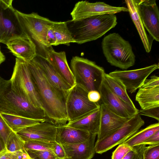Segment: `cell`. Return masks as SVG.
<instances>
[{
    "mask_svg": "<svg viewBox=\"0 0 159 159\" xmlns=\"http://www.w3.org/2000/svg\"><path fill=\"white\" fill-rule=\"evenodd\" d=\"M5 56L1 51V46L0 45V65L2 63L5 61Z\"/></svg>",
    "mask_w": 159,
    "mask_h": 159,
    "instance_id": "43",
    "label": "cell"
},
{
    "mask_svg": "<svg viewBox=\"0 0 159 159\" xmlns=\"http://www.w3.org/2000/svg\"><path fill=\"white\" fill-rule=\"evenodd\" d=\"M53 152L57 159H65L66 155L62 145L55 141Z\"/></svg>",
    "mask_w": 159,
    "mask_h": 159,
    "instance_id": "38",
    "label": "cell"
},
{
    "mask_svg": "<svg viewBox=\"0 0 159 159\" xmlns=\"http://www.w3.org/2000/svg\"><path fill=\"white\" fill-rule=\"evenodd\" d=\"M159 130V122L151 124L138 131L123 143L131 147L143 144L151 135Z\"/></svg>",
    "mask_w": 159,
    "mask_h": 159,
    "instance_id": "27",
    "label": "cell"
},
{
    "mask_svg": "<svg viewBox=\"0 0 159 159\" xmlns=\"http://www.w3.org/2000/svg\"><path fill=\"white\" fill-rule=\"evenodd\" d=\"M97 135L91 134L87 140L82 143L62 145L66 155L65 159H92L95 152V141Z\"/></svg>",
    "mask_w": 159,
    "mask_h": 159,
    "instance_id": "19",
    "label": "cell"
},
{
    "mask_svg": "<svg viewBox=\"0 0 159 159\" xmlns=\"http://www.w3.org/2000/svg\"><path fill=\"white\" fill-rule=\"evenodd\" d=\"M32 159H37V158H32Z\"/></svg>",
    "mask_w": 159,
    "mask_h": 159,
    "instance_id": "45",
    "label": "cell"
},
{
    "mask_svg": "<svg viewBox=\"0 0 159 159\" xmlns=\"http://www.w3.org/2000/svg\"><path fill=\"white\" fill-rule=\"evenodd\" d=\"M88 93L84 88L77 84L70 90L66 100L68 122L73 121L100 107L98 102L89 100Z\"/></svg>",
    "mask_w": 159,
    "mask_h": 159,
    "instance_id": "9",
    "label": "cell"
},
{
    "mask_svg": "<svg viewBox=\"0 0 159 159\" xmlns=\"http://www.w3.org/2000/svg\"><path fill=\"white\" fill-rule=\"evenodd\" d=\"M24 144L25 142L16 133L12 131L7 139L5 148L9 152H15L25 150Z\"/></svg>",
    "mask_w": 159,
    "mask_h": 159,
    "instance_id": "29",
    "label": "cell"
},
{
    "mask_svg": "<svg viewBox=\"0 0 159 159\" xmlns=\"http://www.w3.org/2000/svg\"><path fill=\"white\" fill-rule=\"evenodd\" d=\"M121 12H128V10L127 7L113 6L103 2H90L82 1L75 4L70 15L71 20H76L95 15L115 14Z\"/></svg>",
    "mask_w": 159,
    "mask_h": 159,
    "instance_id": "11",
    "label": "cell"
},
{
    "mask_svg": "<svg viewBox=\"0 0 159 159\" xmlns=\"http://www.w3.org/2000/svg\"><path fill=\"white\" fill-rule=\"evenodd\" d=\"M10 80L13 89L16 92L26 98L35 107L42 108L28 62L16 58L13 73Z\"/></svg>",
    "mask_w": 159,
    "mask_h": 159,
    "instance_id": "7",
    "label": "cell"
},
{
    "mask_svg": "<svg viewBox=\"0 0 159 159\" xmlns=\"http://www.w3.org/2000/svg\"><path fill=\"white\" fill-rule=\"evenodd\" d=\"M158 86H159V77L154 75L151 76L150 79H146L140 88L146 89Z\"/></svg>",
    "mask_w": 159,
    "mask_h": 159,
    "instance_id": "37",
    "label": "cell"
},
{
    "mask_svg": "<svg viewBox=\"0 0 159 159\" xmlns=\"http://www.w3.org/2000/svg\"><path fill=\"white\" fill-rule=\"evenodd\" d=\"M159 64L131 70H117L110 72V76L119 79L130 93H135L143 85L149 75L159 69Z\"/></svg>",
    "mask_w": 159,
    "mask_h": 159,
    "instance_id": "12",
    "label": "cell"
},
{
    "mask_svg": "<svg viewBox=\"0 0 159 159\" xmlns=\"http://www.w3.org/2000/svg\"><path fill=\"white\" fill-rule=\"evenodd\" d=\"M144 123L140 115L134 116L119 129L102 139L97 141L95 143V152L102 154L123 143L137 133Z\"/></svg>",
    "mask_w": 159,
    "mask_h": 159,
    "instance_id": "8",
    "label": "cell"
},
{
    "mask_svg": "<svg viewBox=\"0 0 159 159\" xmlns=\"http://www.w3.org/2000/svg\"><path fill=\"white\" fill-rule=\"evenodd\" d=\"M101 116L100 107L73 121L68 122L66 125L90 134L97 135L100 126Z\"/></svg>",
    "mask_w": 159,
    "mask_h": 159,
    "instance_id": "20",
    "label": "cell"
},
{
    "mask_svg": "<svg viewBox=\"0 0 159 159\" xmlns=\"http://www.w3.org/2000/svg\"><path fill=\"white\" fill-rule=\"evenodd\" d=\"M12 131L0 114V138L4 145L7 138Z\"/></svg>",
    "mask_w": 159,
    "mask_h": 159,
    "instance_id": "35",
    "label": "cell"
},
{
    "mask_svg": "<svg viewBox=\"0 0 159 159\" xmlns=\"http://www.w3.org/2000/svg\"><path fill=\"white\" fill-rule=\"evenodd\" d=\"M47 40V42L50 46L56 45V39L52 29V26L48 32Z\"/></svg>",
    "mask_w": 159,
    "mask_h": 159,
    "instance_id": "41",
    "label": "cell"
},
{
    "mask_svg": "<svg viewBox=\"0 0 159 159\" xmlns=\"http://www.w3.org/2000/svg\"><path fill=\"white\" fill-rule=\"evenodd\" d=\"M100 124L97 141L102 139L115 131L131 118L123 117L115 114L103 103L100 105Z\"/></svg>",
    "mask_w": 159,
    "mask_h": 159,
    "instance_id": "17",
    "label": "cell"
},
{
    "mask_svg": "<svg viewBox=\"0 0 159 159\" xmlns=\"http://www.w3.org/2000/svg\"><path fill=\"white\" fill-rule=\"evenodd\" d=\"M0 114L8 126L16 133L25 127L42 122L21 116L5 113Z\"/></svg>",
    "mask_w": 159,
    "mask_h": 159,
    "instance_id": "26",
    "label": "cell"
},
{
    "mask_svg": "<svg viewBox=\"0 0 159 159\" xmlns=\"http://www.w3.org/2000/svg\"><path fill=\"white\" fill-rule=\"evenodd\" d=\"M18 152H9L5 148L0 152V159H17Z\"/></svg>",
    "mask_w": 159,
    "mask_h": 159,
    "instance_id": "40",
    "label": "cell"
},
{
    "mask_svg": "<svg viewBox=\"0 0 159 159\" xmlns=\"http://www.w3.org/2000/svg\"><path fill=\"white\" fill-rule=\"evenodd\" d=\"M139 13L144 26L156 41H159V12L155 0H137Z\"/></svg>",
    "mask_w": 159,
    "mask_h": 159,
    "instance_id": "13",
    "label": "cell"
},
{
    "mask_svg": "<svg viewBox=\"0 0 159 159\" xmlns=\"http://www.w3.org/2000/svg\"><path fill=\"white\" fill-rule=\"evenodd\" d=\"M49 82L66 96L72 87L61 77L52 65L45 58L37 54L34 59Z\"/></svg>",
    "mask_w": 159,
    "mask_h": 159,
    "instance_id": "21",
    "label": "cell"
},
{
    "mask_svg": "<svg viewBox=\"0 0 159 159\" xmlns=\"http://www.w3.org/2000/svg\"><path fill=\"white\" fill-rule=\"evenodd\" d=\"M159 144V130L158 131L148 138L143 144L149 145Z\"/></svg>",
    "mask_w": 159,
    "mask_h": 159,
    "instance_id": "39",
    "label": "cell"
},
{
    "mask_svg": "<svg viewBox=\"0 0 159 159\" xmlns=\"http://www.w3.org/2000/svg\"><path fill=\"white\" fill-rule=\"evenodd\" d=\"M102 48L107 61L111 66L126 70L135 64V56L130 44L118 33H111L105 37Z\"/></svg>",
    "mask_w": 159,
    "mask_h": 159,
    "instance_id": "5",
    "label": "cell"
},
{
    "mask_svg": "<svg viewBox=\"0 0 159 159\" xmlns=\"http://www.w3.org/2000/svg\"><path fill=\"white\" fill-rule=\"evenodd\" d=\"M22 116L42 122L46 121L44 110L34 106L13 89L10 80L0 76V114Z\"/></svg>",
    "mask_w": 159,
    "mask_h": 159,
    "instance_id": "3",
    "label": "cell"
},
{
    "mask_svg": "<svg viewBox=\"0 0 159 159\" xmlns=\"http://www.w3.org/2000/svg\"><path fill=\"white\" fill-rule=\"evenodd\" d=\"M103 81L115 95L132 107H136L128 95L125 86L119 79L105 73Z\"/></svg>",
    "mask_w": 159,
    "mask_h": 159,
    "instance_id": "25",
    "label": "cell"
},
{
    "mask_svg": "<svg viewBox=\"0 0 159 159\" xmlns=\"http://www.w3.org/2000/svg\"><path fill=\"white\" fill-rule=\"evenodd\" d=\"M146 145L142 144L132 147L131 149L122 159H143Z\"/></svg>",
    "mask_w": 159,
    "mask_h": 159,
    "instance_id": "31",
    "label": "cell"
},
{
    "mask_svg": "<svg viewBox=\"0 0 159 159\" xmlns=\"http://www.w3.org/2000/svg\"><path fill=\"white\" fill-rule=\"evenodd\" d=\"M117 20L115 14H106L76 20H70L66 23L75 43L82 44L102 37L115 27Z\"/></svg>",
    "mask_w": 159,
    "mask_h": 159,
    "instance_id": "2",
    "label": "cell"
},
{
    "mask_svg": "<svg viewBox=\"0 0 159 159\" xmlns=\"http://www.w3.org/2000/svg\"><path fill=\"white\" fill-rule=\"evenodd\" d=\"M52 28L56 39V45L65 44L69 45L70 43H75L68 28L66 22H55Z\"/></svg>",
    "mask_w": 159,
    "mask_h": 159,
    "instance_id": "28",
    "label": "cell"
},
{
    "mask_svg": "<svg viewBox=\"0 0 159 159\" xmlns=\"http://www.w3.org/2000/svg\"><path fill=\"white\" fill-rule=\"evenodd\" d=\"M45 58L66 83L72 87L76 84L74 75L68 64L65 51L57 52L52 48H51L48 51Z\"/></svg>",
    "mask_w": 159,
    "mask_h": 159,
    "instance_id": "18",
    "label": "cell"
},
{
    "mask_svg": "<svg viewBox=\"0 0 159 159\" xmlns=\"http://www.w3.org/2000/svg\"><path fill=\"white\" fill-rule=\"evenodd\" d=\"M55 142L38 140L29 141L25 142L24 150L26 151L29 150L36 151L47 150L53 152Z\"/></svg>",
    "mask_w": 159,
    "mask_h": 159,
    "instance_id": "30",
    "label": "cell"
},
{
    "mask_svg": "<svg viewBox=\"0 0 159 159\" xmlns=\"http://www.w3.org/2000/svg\"><path fill=\"white\" fill-rule=\"evenodd\" d=\"M125 3L131 18L140 37L146 51L149 53L151 50L152 40L147 33L139 13L137 0H125Z\"/></svg>",
    "mask_w": 159,
    "mask_h": 159,
    "instance_id": "23",
    "label": "cell"
},
{
    "mask_svg": "<svg viewBox=\"0 0 159 159\" xmlns=\"http://www.w3.org/2000/svg\"><path fill=\"white\" fill-rule=\"evenodd\" d=\"M143 159H159V144L146 147Z\"/></svg>",
    "mask_w": 159,
    "mask_h": 159,
    "instance_id": "33",
    "label": "cell"
},
{
    "mask_svg": "<svg viewBox=\"0 0 159 159\" xmlns=\"http://www.w3.org/2000/svg\"><path fill=\"white\" fill-rule=\"evenodd\" d=\"M26 151V150H25ZM29 156L32 158L38 159H57L53 152L47 150H26Z\"/></svg>",
    "mask_w": 159,
    "mask_h": 159,
    "instance_id": "32",
    "label": "cell"
},
{
    "mask_svg": "<svg viewBox=\"0 0 159 159\" xmlns=\"http://www.w3.org/2000/svg\"><path fill=\"white\" fill-rule=\"evenodd\" d=\"M138 114L143 115L153 118L159 122V107L143 110H139Z\"/></svg>",
    "mask_w": 159,
    "mask_h": 159,
    "instance_id": "36",
    "label": "cell"
},
{
    "mask_svg": "<svg viewBox=\"0 0 159 159\" xmlns=\"http://www.w3.org/2000/svg\"><path fill=\"white\" fill-rule=\"evenodd\" d=\"M16 14L23 33L35 44L37 54L46 58L48 51L52 48L47 42V34L54 21L35 12L26 14L16 9Z\"/></svg>",
    "mask_w": 159,
    "mask_h": 159,
    "instance_id": "4",
    "label": "cell"
},
{
    "mask_svg": "<svg viewBox=\"0 0 159 159\" xmlns=\"http://www.w3.org/2000/svg\"><path fill=\"white\" fill-rule=\"evenodd\" d=\"M99 93L102 103L115 114L123 117L129 118L138 114V109L132 107L115 95L103 81Z\"/></svg>",
    "mask_w": 159,
    "mask_h": 159,
    "instance_id": "14",
    "label": "cell"
},
{
    "mask_svg": "<svg viewBox=\"0 0 159 159\" xmlns=\"http://www.w3.org/2000/svg\"><path fill=\"white\" fill-rule=\"evenodd\" d=\"M13 0H0V43L6 44L23 33L13 7Z\"/></svg>",
    "mask_w": 159,
    "mask_h": 159,
    "instance_id": "10",
    "label": "cell"
},
{
    "mask_svg": "<svg viewBox=\"0 0 159 159\" xmlns=\"http://www.w3.org/2000/svg\"><path fill=\"white\" fill-rule=\"evenodd\" d=\"M5 149V145L0 138V152Z\"/></svg>",
    "mask_w": 159,
    "mask_h": 159,
    "instance_id": "44",
    "label": "cell"
},
{
    "mask_svg": "<svg viewBox=\"0 0 159 159\" xmlns=\"http://www.w3.org/2000/svg\"><path fill=\"white\" fill-rule=\"evenodd\" d=\"M57 127L45 121L25 127L16 133L24 142L32 140L54 142Z\"/></svg>",
    "mask_w": 159,
    "mask_h": 159,
    "instance_id": "15",
    "label": "cell"
},
{
    "mask_svg": "<svg viewBox=\"0 0 159 159\" xmlns=\"http://www.w3.org/2000/svg\"><path fill=\"white\" fill-rule=\"evenodd\" d=\"M28 63L46 121L57 126L66 125L68 121L66 107V96L49 82L34 59Z\"/></svg>",
    "mask_w": 159,
    "mask_h": 159,
    "instance_id": "1",
    "label": "cell"
},
{
    "mask_svg": "<svg viewBox=\"0 0 159 159\" xmlns=\"http://www.w3.org/2000/svg\"><path fill=\"white\" fill-rule=\"evenodd\" d=\"M135 100L142 109L159 107V86L139 88L136 95Z\"/></svg>",
    "mask_w": 159,
    "mask_h": 159,
    "instance_id": "24",
    "label": "cell"
},
{
    "mask_svg": "<svg viewBox=\"0 0 159 159\" xmlns=\"http://www.w3.org/2000/svg\"><path fill=\"white\" fill-rule=\"evenodd\" d=\"M132 148L123 143L119 144L113 152L111 159H122Z\"/></svg>",
    "mask_w": 159,
    "mask_h": 159,
    "instance_id": "34",
    "label": "cell"
},
{
    "mask_svg": "<svg viewBox=\"0 0 159 159\" xmlns=\"http://www.w3.org/2000/svg\"><path fill=\"white\" fill-rule=\"evenodd\" d=\"M6 45L16 58L27 62L34 59L37 54L35 44L24 33L20 36L9 40Z\"/></svg>",
    "mask_w": 159,
    "mask_h": 159,
    "instance_id": "16",
    "label": "cell"
},
{
    "mask_svg": "<svg viewBox=\"0 0 159 159\" xmlns=\"http://www.w3.org/2000/svg\"><path fill=\"white\" fill-rule=\"evenodd\" d=\"M91 134L66 125L57 126L55 141L62 145L77 144L85 141Z\"/></svg>",
    "mask_w": 159,
    "mask_h": 159,
    "instance_id": "22",
    "label": "cell"
},
{
    "mask_svg": "<svg viewBox=\"0 0 159 159\" xmlns=\"http://www.w3.org/2000/svg\"><path fill=\"white\" fill-rule=\"evenodd\" d=\"M88 97L91 102H98L101 99V95L100 93L96 91H90L88 93Z\"/></svg>",
    "mask_w": 159,
    "mask_h": 159,
    "instance_id": "42",
    "label": "cell"
},
{
    "mask_svg": "<svg viewBox=\"0 0 159 159\" xmlns=\"http://www.w3.org/2000/svg\"><path fill=\"white\" fill-rule=\"evenodd\" d=\"M70 66L76 84L81 85L88 92L95 90L99 93L105 73L102 67L78 56L72 58Z\"/></svg>",
    "mask_w": 159,
    "mask_h": 159,
    "instance_id": "6",
    "label": "cell"
}]
</instances>
